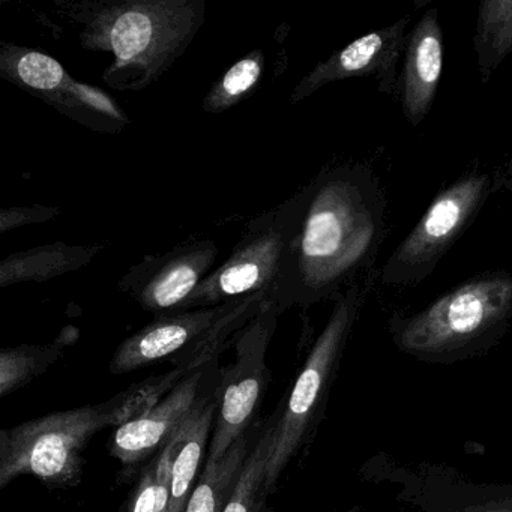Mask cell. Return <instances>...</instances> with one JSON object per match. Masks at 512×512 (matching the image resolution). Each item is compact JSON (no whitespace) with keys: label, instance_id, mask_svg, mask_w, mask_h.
Here are the masks:
<instances>
[{"label":"cell","instance_id":"obj_1","mask_svg":"<svg viewBox=\"0 0 512 512\" xmlns=\"http://www.w3.org/2000/svg\"><path fill=\"white\" fill-rule=\"evenodd\" d=\"M275 208L284 245L269 301L278 313L340 295L373 265L385 197L368 167H326Z\"/></svg>","mask_w":512,"mask_h":512},{"label":"cell","instance_id":"obj_2","mask_svg":"<svg viewBox=\"0 0 512 512\" xmlns=\"http://www.w3.org/2000/svg\"><path fill=\"white\" fill-rule=\"evenodd\" d=\"M83 49L109 53L110 88L142 91L184 55L205 23V0H83L65 5Z\"/></svg>","mask_w":512,"mask_h":512},{"label":"cell","instance_id":"obj_3","mask_svg":"<svg viewBox=\"0 0 512 512\" xmlns=\"http://www.w3.org/2000/svg\"><path fill=\"white\" fill-rule=\"evenodd\" d=\"M130 422L122 392L94 406L50 413L0 433V488L32 475L56 487L74 485L83 472V451L95 434Z\"/></svg>","mask_w":512,"mask_h":512},{"label":"cell","instance_id":"obj_4","mask_svg":"<svg viewBox=\"0 0 512 512\" xmlns=\"http://www.w3.org/2000/svg\"><path fill=\"white\" fill-rule=\"evenodd\" d=\"M511 317L512 275L494 272L466 281L403 320L394 340L409 355L439 361L499 334Z\"/></svg>","mask_w":512,"mask_h":512},{"label":"cell","instance_id":"obj_5","mask_svg":"<svg viewBox=\"0 0 512 512\" xmlns=\"http://www.w3.org/2000/svg\"><path fill=\"white\" fill-rule=\"evenodd\" d=\"M374 280L376 275L370 274L337 296L331 317L322 334L317 337L293 385L286 407L272 428L271 446L266 460L265 491L274 490L281 473L313 428L325 403L347 338Z\"/></svg>","mask_w":512,"mask_h":512},{"label":"cell","instance_id":"obj_6","mask_svg":"<svg viewBox=\"0 0 512 512\" xmlns=\"http://www.w3.org/2000/svg\"><path fill=\"white\" fill-rule=\"evenodd\" d=\"M280 316L277 307L266 301L259 313L235 335L236 358L221 371L215 388L214 433L206 464H215L227 454L230 446L245 436L265 397L269 371L266 352Z\"/></svg>","mask_w":512,"mask_h":512},{"label":"cell","instance_id":"obj_7","mask_svg":"<svg viewBox=\"0 0 512 512\" xmlns=\"http://www.w3.org/2000/svg\"><path fill=\"white\" fill-rule=\"evenodd\" d=\"M0 77L97 133H121L130 124L107 92L74 79L61 62L40 50L2 43Z\"/></svg>","mask_w":512,"mask_h":512},{"label":"cell","instance_id":"obj_8","mask_svg":"<svg viewBox=\"0 0 512 512\" xmlns=\"http://www.w3.org/2000/svg\"><path fill=\"white\" fill-rule=\"evenodd\" d=\"M490 185V176L470 173L437 194L424 217L383 266V283L407 286L427 278L475 220L490 194Z\"/></svg>","mask_w":512,"mask_h":512},{"label":"cell","instance_id":"obj_9","mask_svg":"<svg viewBox=\"0 0 512 512\" xmlns=\"http://www.w3.org/2000/svg\"><path fill=\"white\" fill-rule=\"evenodd\" d=\"M283 245L277 208L269 209L248 223L229 259L199 284L179 313L230 304L254 293H271Z\"/></svg>","mask_w":512,"mask_h":512},{"label":"cell","instance_id":"obj_10","mask_svg":"<svg viewBox=\"0 0 512 512\" xmlns=\"http://www.w3.org/2000/svg\"><path fill=\"white\" fill-rule=\"evenodd\" d=\"M218 254L214 239H190L161 256H151L134 265L119 281V290L157 317L179 313L194 290L214 271Z\"/></svg>","mask_w":512,"mask_h":512},{"label":"cell","instance_id":"obj_11","mask_svg":"<svg viewBox=\"0 0 512 512\" xmlns=\"http://www.w3.org/2000/svg\"><path fill=\"white\" fill-rule=\"evenodd\" d=\"M410 16L398 20L394 25L364 35L331 58L311 70L293 89L290 101L301 103L308 97L340 80L353 77H376L383 94L397 92V64L403 47H406V29Z\"/></svg>","mask_w":512,"mask_h":512},{"label":"cell","instance_id":"obj_12","mask_svg":"<svg viewBox=\"0 0 512 512\" xmlns=\"http://www.w3.org/2000/svg\"><path fill=\"white\" fill-rule=\"evenodd\" d=\"M212 367L215 364L188 374L154 409L119 427L113 436V457L125 466H134L155 451H163L202 401L214 394L215 389L208 394L202 392Z\"/></svg>","mask_w":512,"mask_h":512},{"label":"cell","instance_id":"obj_13","mask_svg":"<svg viewBox=\"0 0 512 512\" xmlns=\"http://www.w3.org/2000/svg\"><path fill=\"white\" fill-rule=\"evenodd\" d=\"M232 304L157 317L121 343L110 362V371L113 374L131 373L152 362L172 359L200 340Z\"/></svg>","mask_w":512,"mask_h":512},{"label":"cell","instance_id":"obj_14","mask_svg":"<svg viewBox=\"0 0 512 512\" xmlns=\"http://www.w3.org/2000/svg\"><path fill=\"white\" fill-rule=\"evenodd\" d=\"M443 68V32L436 8L425 11L407 35L400 97L403 113L418 127L430 112Z\"/></svg>","mask_w":512,"mask_h":512},{"label":"cell","instance_id":"obj_15","mask_svg":"<svg viewBox=\"0 0 512 512\" xmlns=\"http://www.w3.org/2000/svg\"><path fill=\"white\" fill-rule=\"evenodd\" d=\"M104 250L103 245L53 242L17 251L0 262V287L19 283H44L86 268Z\"/></svg>","mask_w":512,"mask_h":512},{"label":"cell","instance_id":"obj_16","mask_svg":"<svg viewBox=\"0 0 512 512\" xmlns=\"http://www.w3.org/2000/svg\"><path fill=\"white\" fill-rule=\"evenodd\" d=\"M215 392L202 401L181 428L178 451L172 467L169 512H184L190 499L191 487L197 478L200 464L205 457L209 434L214 430Z\"/></svg>","mask_w":512,"mask_h":512},{"label":"cell","instance_id":"obj_17","mask_svg":"<svg viewBox=\"0 0 512 512\" xmlns=\"http://www.w3.org/2000/svg\"><path fill=\"white\" fill-rule=\"evenodd\" d=\"M250 451L247 436H242L218 463L206 464L184 512H224Z\"/></svg>","mask_w":512,"mask_h":512},{"label":"cell","instance_id":"obj_18","mask_svg":"<svg viewBox=\"0 0 512 512\" xmlns=\"http://www.w3.org/2000/svg\"><path fill=\"white\" fill-rule=\"evenodd\" d=\"M475 52L482 82L512 53V0H484L476 20Z\"/></svg>","mask_w":512,"mask_h":512},{"label":"cell","instance_id":"obj_19","mask_svg":"<svg viewBox=\"0 0 512 512\" xmlns=\"http://www.w3.org/2000/svg\"><path fill=\"white\" fill-rule=\"evenodd\" d=\"M265 53L256 49L227 68L209 89L202 103L206 113H223L256 92L265 74Z\"/></svg>","mask_w":512,"mask_h":512},{"label":"cell","instance_id":"obj_20","mask_svg":"<svg viewBox=\"0 0 512 512\" xmlns=\"http://www.w3.org/2000/svg\"><path fill=\"white\" fill-rule=\"evenodd\" d=\"M62 338L44 346L8 347L0 352V395L7 397L55 364L64 352Z\"/></svg>","mask_w":512,"mask_h":512},{"label":"cell","instance_id":"obj_21","mask_svg":"<svg viewBox=\"0 0 512 512\" xmlns=\"http://www.w3.org/2000/svg\"><path fill=\"white\" fill-rule=\"evenodd\" d=\"M272 428L274 425H269L263 431L259 442L248 454L241 478L224 512H256L257 500L262 491H265V469L269 446H271Z\"/></svg>","mask_w":512,"mask_h":512},{"label":"cell","instance_id":"obj_22","mask_svg":"<svg viewBox=\"0 0 512 512\" xmlns=\"http://www.w3.org/2000/svg\"><path fill=\"white\" fill-rule=\"evenodd\" d=\"M62 214L61 208L55 206H11L0 211V233H7L10 230L20 227L31 226V224L46 223Z\"/></svg>","mask_w":512,"mask_h":512},{"label":"cell","instance_id":"obj_23","mask_svg":"<svg viewBox=\"0 0 512 512\" xmlns=\"http://www.w3.org/2000/svg\"><path fill=\"white\" fill-rule=\"evenodd\" d=\"M130 512H157V463L143 472L134 491Z\"/></svg>","mask_w":512,"mask_h":512},{"label":"cell","instance_id":"obj_24","mask_svg":"<svg viewBox=\"0 0 512 512\" xmlns=\"http://www.w3.org/2000/svg\"><path fill=\"white\" fill-rule=\"evenodd\" d=\"M455 512H512V499L493 500V502L481 503V505L469 506Z\"/></svg>","mask_w":512,"mask_h":512}]
</instances>
